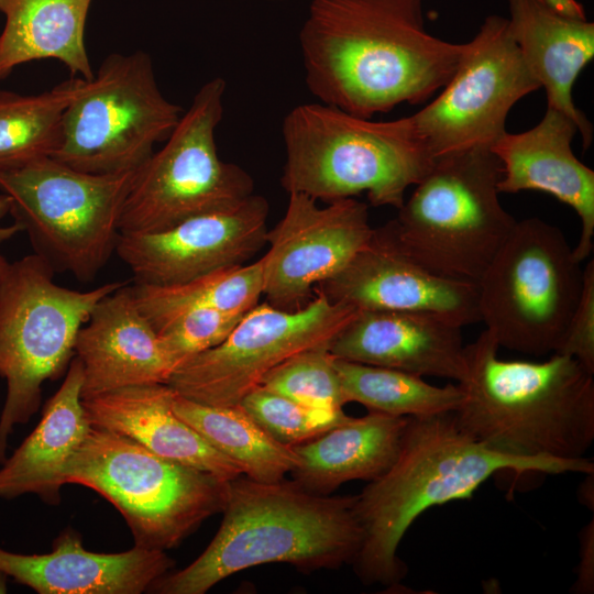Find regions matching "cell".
<instances>
[{
	"label": "cell",
	"instance_id": "obj_9",
	"mask_svg": "<svg viewBox=\"0 0 594 594\" xmlns=\"http://www.w3.org/2000/svg\"><path fill=\"white\" fill-rule=\"evenodd\" d=\"M134 174H88L44 157L1 172L0 190L34 253L55 273L89 283L116 253Z\"/></svg>",
	"mask_w": 594,
	"mask_h": 594
},
{
	"label": "cell",
	"instance_id": "obj_13",
	"mask_svg": "<svg viewBox=\"0 0 594 594\" xmlns=\"http://www.w3.org/2000/svg\"><path fill=\"white\" fill-rule=\"evenodd\" d=\"M358 311L320 295L295 311L257 304L222 343L183 363L166 384L205 405H240L271 370L290 356L329 348Z\"/></svg>",
	"mask_w": 594,
	"mask_h": 594
},
{
	"label": "cell",
	"instance_id": "obj_18",
	"mask_svg": "<svg viewBox=\"0 0 594 594\" xmlns=\"http://www.w3.org/2000/svg\"><path fill=\"white\" fill-rule=\"evenodd\" d=\"M576 124L548 108L534 128L507 131L490 147L502 164L499 193L537 190L550 194L579 216L581 233L573 255L580 263L590 256L594 238V172L572 151Z\"/></svg>",
	"mask_w": 594,
	"mask_h": 594
},
{
	"label": "cell",
	"instance_id": "obj_23",
	"mask_svg": "<svg viewBox=\"0 0 594 594\" xmlns=\"http://www.w3.org/2000/svg\"><path fill=\"white\" fill-rule=\"evenodd\" d=\"M509 32L531 75L547 95V107L568 116L581 133L584 148L592 144L593 128L574 105L572 89L594 56V23L570 19L544 8L538 0H507Z\"/></svg>",
	"mask_w": 594,
	"mask_h": 594
},
{
	"label": "cell",
	"instance_id": "obj_7",
	"mask_svg": "<svg viewBox=\"0 0 594 594\" xmlns=\"http://www.w3.org/2000/svg\"><path fill=\"white\" fill-rule=\"evenodd\" d=\"M37 254L10 263L0 280V377L7 396L0 415V464L9 438L40 409L43 384L65 375L75 342L97 302L125 282L75 290Z\"/></svg>",
	"mask_w": 594,
	"mask_h": 594
},
{
	"label": "cell",
	"instance_id": "obj_3",
	"mask_svg": "<svg viewBox=\"0 0 594 594\" xmlns=\"http://www.w3.org/2000/svg\"><path fill=\"white\" fill-rule=\"evenodd\" d=\"M354 496L310 493L296 482L229 481L222 521L204 552L150 588L204 594L242 570L287 563L302 572L352 564L363 539Z\"/></svg>",
	"mask_w": 594,
	"mask_h": 594
},
{
	"label": "cell",
	"instance_id": "obj_31",
	"mask_svg": "<svg viewBox=\"0 0 594 594\" xmlns=\"http://www.w3.org/2000/svg\"><path fill=\"white\" fill-rule=\"evenodd\" d=\"M333 361L328 346L302 351L271 370L260 386L310 407L343 409L345 402Z\"/></svg>",
	"mask_w": 594,
	"mask_h": 594
},
{
	"label": "cell",
	"instance_id": "obj_36",
	"mask_svg": "<svg viewBox=\"0 0 594 594\" xmlns=\"http://www.w3.org/2000/svg\"><path fill=\"white\" fill-rule=\"evenodd\" d=\"M551 12L570 19H586L582 3L576 0H538Z\"/></svg>",
	"mask_w": 594,
	"mask_h": 594
},
{
	"label": "cell",
	"instance_id": "obj_6",
	"mask_svg": "<svg viewBox=\"0 0 594 594\" xmlns=\"http://www.w3.org/2000/svg\"><path fill=\"white\" fill-rule=\"evenodd\" d=\"M501 178L490 147L438 157L385 226L429 272L476 284L516 223L499 202Z\"/></svg>",
	"mask_w": 594,
	"mask_h": 594
},
{
	"label": "cell",
	"instance_id": "obj_12",
	"mask_svg": "<svg viewBox=\"0 0 594 594\" xmlns=\"http://www.w3.org/2000/svg\"><path fill=\"white\" fill-rule=\"evenodd\" d=\"M183 112L160 90L146 53L111 54L66 109L52 158L88 174L135 170Z\"/></svg>",
	"mask_w": 594,
	"mask_h": 594
},
{
	"label": "cell",
	"instance_id": "obj_1",
	"mask_svg": "<svg viewBox=\"0 0 594 594\" xmlns=\"http://www.w3.org/2000/svg\"><path fill=\"white\" fill-rule=\"evenodd\" d=\"M299 43L309 91L367 119L429 100L464 51L427 31L421 0H312Z\"/></svg>",
	"mask_w": 594,
	"mask_h": 594
},
{
	"label": "cell",
	"instance_id": "obj_32",
	"mask_svg": "<svg viewBox=\"0 0 594 594\" xmlns=\"http://www.w3.org/2000/svg\"><path fill=\"white\" fill-rule=\"evenodd\" d=\"M240 405L274 440L287 447L317 438L351 418L343 409L310 407L261 386Z\"/></svg>",
	"mask_w": 594,
	"mask_h": 594
},
{
	"label": "cell",
	"instance_id": "obj_4",
	"mask_svg": "<svg viewBox=\"0 0 594 594\" xmlns=\"http://www.w3.org/2000/svg\"><path fill=\"white\" fill-rule=\"evenodd\" d=\"M485 329L465 345L459 426L491 450L517 458H584L594 441V378L574 358L507 361Z\"/></svg>",
	"mask_w": 594,
	"mask_h": 594
},
{
	"label": "cell",
	"instance_id": "obj_19",
	"mask_svg": "<svg viewBox=\"0 0 594 594\" xmlns=\"http://www.w3.org/2000/svg\"><path fill=\"white\" fill-rule=\"evenodd\" d=\"M462 327L406 310H359L329 345L338 359L461 382L466 374Z\"/></svg>",
	"mask_w": 594,
	"mask_h": 594
},
{
	"label": "cell",
	"instance_id": "obj_39",
	"mask_svg": "<svg viewBox=\"0 0 594 594\" xmlns=\"http://www.w3.org/2000/svg\"><path fill=\"white\" fill-rule=\"evenodd\" d=\"M9 264L10 262L3 255L0 254V280L3 277L4 273L7 272Z\"/></svg>",
	"mask_w": 594,
	"mask_h": 594
},
{
	"label": "cell",
	"instance_id": "obj_16",
	"mask_svg": "<svg viewBox=\"0 0 594 594\" xmlns=\"http://www.w3.org/2000/svg\"><path fill=\"white\" fill-rule=\"evenodd\" d=\"M268 202L251 195L238 207L146 233H121L116 253L134 284L170 286L243 265L266 244Z\"/></svg>",
	"mask_w": 594,
	"mask_h": 594
},
{
	"label": "cell",
	"instance_id": "obj_8",
	"mask_svg": "<svg viewBox=\"0 0 594 594\" xmlns=\"http://www.w3.org/2000/svg\"><path fill=\"white\" fill-rule=\"evenodd\" d=\"M65 482L88 487L111 503L129 526L134 546L163 551L221 513L229 488L227 480L95 427L70 459Z\"/></svg>",
	"mask_w": 594,
	"mask_h": 594
},
{
	"label": "cell",
	"instance_id": "obj_33",
	"mask_svg": "<svg viewBox=\"0 0 594 594\" xmlns=\"http://www.w3.org/2000/svg\"><path fill=\"white\" fill-rule=\"evenodd\" d=\"M244 315L210 307L197 308L162 327L157 334L174 371L197 354L222 343Z\"/></svg>",
	"mask_w": 594,
	"mask_h": 594
},
{
	"label": "cell",
	"instance_id": "obj_34",
	"mask_svg": "<svg viewBox=\"0 0 594 594\" xmlns=\"http://www.w3.org/2000/svg\"><path fill=\"white\" fill-rule=\"evenodd\" d=\"M554 353L579 361L594 374V261L583 268V286L563 339Z\"/></svg>",
	"mask_w": 594,
	"mask_h": 594
},
{
	"label": "cell",
	"instance_id": "obj_28",
	"mask_svg": "<svg viewBox=\"0 0 594 594\" xmlns=\"http://www.w3.org/2000/svg\"><path fill=\"white\" fill-rule=\"evenodd\" d=\"M85 80L70 77L32 96L0 89V173L54 155L63 116Z\"/></svg>",
	"mask_w": 594,
	"mask_h": 594
},
{
	"label": "cell",
	"instance_id": "obj_15",
	"mask_svg": "<svg viewBox=\"0 0 594 594\" xmlns=\"http://www.w3.org/2000/svg\"><path fill=\"white\" fill-rule=\"evenodd\" d=\"M320 207L314 198L288 194L283 218L266 234L261 258L267 304L295 311L311 299L320 282L342 271L370 241L369 207L354 197Z\"/></svg>",
	"mask_w": 594,
	"mask_h": 594
},
{
	"label": "cell",
	"instance_id": "obj_29",
	"mask_svg": "<svg viewBox=\"0 0 594 594\" xmlns=\"http://www.w3.org/2000/svg\"><path fill=\"white\" fill-rule=\"evenodd\" d=\"M131 288L139 309L157 332L177 316L197 308L246 314L263 295V265L260 258L217 270L183 284H134Z\"/></svg>",
	"mask_w": 594,
	"mask_h": 594
},
{
	"label": "cell",
	"instance_id": "obj_27",
	"mask_svg": "<svg viewBox=\"0 0 594 594\" xmlns=\"http://www.w3.org/2000/svg\"><path fill=\"white\" fill-rule=\"evenodd\" d=\"M173 409L252 480L278 482L298 464L294 449L274 440L241 405H205L175 392Z\"/></svg>",
	"mask_w": 594,
	"mask_h": 594
},
{
	"label": "cell",
	"instance_id": "obj_5",
	"mask_svg": "<svg viewBox=\"0 0 594 594\" xmlns=\"http://www.w3.org/2000/svg\"><path fill=\"white\" fill-rule=\"evenodd\" d=\"M283 139L282 187L326 202L366 193L372 206L399 209L435 162L410 117L375 121L322 102L292 109Z\"/></svg>",
	"mask_w": 594,
	"mask_h": 594
},
{
	"label": "cell",
	"instance_id": "obj_14",
	"mask_svg": "<svg viewBox=\"0 0 594 594\" xmlns=\"http://www.w3.org/2000/svg\"><path fill=\"white\" fill-rule=\"evenodd\" d=\"M539 88L508 20L493 14L464 43L459 65L438 97L410 118L435 160L491 147L506 132L513 106Z\"/></svg>",
	"mask_w": 594,
	"mask_h": 594
},
{
	"label": "cell",
	"instance_id": "obj_37",
	"mask_svg": "<svg viewBox=\"0 0 594 594\" xmlns=\"http://www.w3.org/2000/svg\"><path fill=\"white\" fill-rule=\"evenodd\" d=\"M10 212V198L6 194H0V220ZM21 232L16 223L7 227H0V244L10 240Z\"/></svg>",
	"mask_w": 594,
	"mask_h": 594
},
{
	"label": "cell",
	"instance_id": "obj_24",
	"mask_svg": "<svg viewBox=\"0 0 594 594\" xmlns=\"http://www.w3.org/2000/svg\"><path fill=\"white\" fill-rule=\"evenodd\" d=\"M82 382L81 363L74 356L40 422L1 463L0 498L34 494L47 504L61 502L67 465L91 428L82 405Z\"/></svg>",
	"mask_w": 594,
	"mask_h": 594
},
{
	"label": "cell",
	"instance_id": "obj_25",
	"mask_svg": "<svg viewBox=\"0 0 594 594\" xmlns=\"http://www.w3.org/2000/svg\"><path fill=\"white\" fill-rule=\"evenodd\" d=\"M407 420L370 411L292 447L298 457L293 481L310 493L330 495L349 481L380 477L397 458Z\"/></svg>",
	"mask_w": 594,
	"mask_h": 594
},
{
	"label": "cell",
	"instance_id": "obj_30",
	"mask_svg": "<svg viewBox=\"0 0 594 594\" xmlns=\"http://www.w3.org/2000/svg\"><path fill=\"white\" fill-rule=\"evenodd\" d=\"M333 364L345 404L356 402L370 411L421 418L454 413L462 400L458 384L436 386L408 372L338 358Z\"/></svg>",
	"mask_w": 594,
	"mask_h": 594
},
{
	"label": "cell",
	"instance_id": "obj_35",
	"mask_svg": "<svg viewBox=\"0 0 594 594\" xmlns=\"http://www.w3.org/2000/svg\"><path fill=\"white\" fill-rule=\"evenodd\" d=\"M580 561L578 578L572 586L573 592L592 594L594 592V520L582 528L579 536Z\"/></svg>",
	"mask_w": 594,
	"mask_h": 594
},
{
	"label": "cell",
	"instance_id": "obj_20",
	"mask_svg": "<svg viewBox=\"0 0 594 594\" xmlns=\"http://www.w3.org/2000/svg\"><path fill=\"white\" fill-rule=\"evenodd\" d=\"M75 356L82 367V399L134 385L166 384L174 372L127 283L94 307L77 334Z\"/></svg>",
	"mask_w": 594,
	"mask_h": 594
},
{
	"label": "cell",
	"instance_id": "obj_11",
	"mask_svg": "<svg viewBox=\"0 0 594 594\" xmlns=\"http://www.w3.org/2000/svg\"><path fill=\"white\" fill-rule=\"evenodd\" d=\"M226 86L220 77L204 84L165 145L135 169L120 233L165 230L196 216L231 210L253 195L252 177L218 155L215 131Z\"/></svg>",
	"mask_w": 594,
	"mask_h": 594
},
{
	"label": "cell",
	"instance_id": "obj_38",
	"mask_svg": "<svg viewBox=\"0 0 594 594\" xmlns=\"http://www.w3.org/2000/svg\"><path fill=\"white\" fill-rule=\"evenodd\" d=\"M586 477L580 485L579 490V499L580 503L586 505L591 510H593V502H594V491H593V475L594 473L585 474Z\"/></svg>",
	"mask_w": 594,
	"mask_h": 594
},
{
	"label": "cell",
	"instance_id": "obj_26",
	"mask_svg": "<svg viewBox=\"0 0 594 594\" xmlns=\"http://www.w3.org/2000/svg\"><path fill=\"white\" fill-rule=\"evenodd\" d=\"M91 0H0L6 25L0 34V79L19 65L61 61L72 77L95 76L85 45Z\"/></svg>",
	"mask_w": 594,
	"mask_h": 594
},
{
	"label": "cell",
	"instance_id": "obj_22",
	"mask_svg": "<svg viewBox=\"0 0 594 594\" xmlns=\"http://www.w3.org/2000/svg\"><path fill=\"white\" fill-rule=\"evenodd\" d=\"M175 391L167 384L134 385L82 399L91 427L125 436L152 452L222 480L242 474L173 409Z\"/></svg>",
	"mask_w": 594,
	"mask_h": 594
},
{
	"label": "cell",
	"instance_id": "obj_2",
	"mask_svg": "<svg viewBox=\"0 0 594 594\" xmlns=\"http://www.w3.org/2000/svg\"><path fill=\"white\" fill-rule=\"evenodd\" d=\"M594 473L586 458H517L491 450L463 430L454 413L408 417L399 451L389 469L355 495L354 510L363 530L352 562L365 584L397 587L405 578L398 546L411 524L427 509L469 499L491 476Z\"/></svg>",
	"mask_w": 594,
	"mask_h": 594
},
{
	"label": "cell",
	"instance_id": "obj_40",
	"mask_svg": "<svg viewBox=\"0 0 594 594\" xmlns=\"http://www.w3.org/2000/svg\"><path fill=\"white\" fill-rule=\"evenodd\" d=\"M8 575L0 571V593L7 592Z\"/></svg>",
	"mask_w": 594,
	"mask_h": 594
},
{
	"label": "cell",
	"instance_id": "obj_10",
	"mask_svg": "<svg viewBox=\"0 0 594 594\" xmlns=\"http://www.w3.org/2000/svg\"><path fill=\"white\" fill-rule=\"evenodd\" d=\"M476 285L481 321L498 346L543 356L563 339L583 268L558 227L527 218L516 221Z\"/></svg>",
	"mask_w": 594,
	"mask_h": 594
},
{
	"label": "cell",
	"instance_id": "obj_17",
	"mask_svg": "<svg viewBox=\"0 0 594 594\" xmlns=\"http://www.w3.org/2000/svg\"><path fill=\"white\" fill-rule=\"evenodd\" d=\"M314 294L358 310L422 311L461 327L481 321L477 285L429 272L400 250L385 224Z\"/></svg>",
	"mask_w": 594,
	"mask_h": 594
},
{
	"label": "cell",
	"instance_id": "obj_21",
	"mask_svg": "<svg viewBox=\"0 0 594 594\" xmlns=\"http://www.w3.org/2000/svg\"><path fill=\"white\" fill-rule=\"evenodd\" d=\"M166 551L134 546L103 553L82 546L74 529L63 530L52 551L23 554L0 548V571L38 594H140L169 572Z\"/></svg>",
	"mask_w": 594,
	"mask_h": 594
}]
</instances>
